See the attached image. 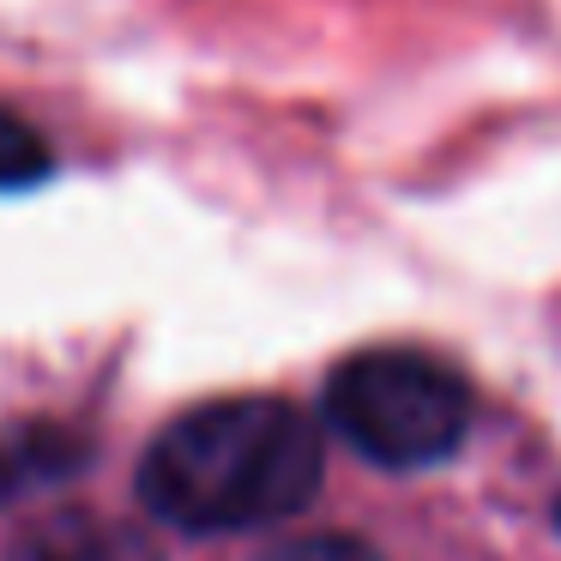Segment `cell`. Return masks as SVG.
<instances>
[{"instance_id":"cell-4","label":"cell","mask_w":561,"mask_h":561,"mask_svg":"<svg viewBox=\"0 0 561 561\" xmlns=\"http://www.w3.org/2000/svg\"><path fill=\"white\" fill-rule=\"evenodd\" d=\"M79 465H85V440H79V435L49 428V423L13 428V435H0V501L37 495V489L73 477Z\"/></svg>"},{"instance_id":"cell-6","label":"cell","mask_w":561,"mask_h":561,"mask_svg":"<svg viewBox=\"0 0 561 561\" xmlns=\"http://www.w3.org/2000/svg\"><path fill=\"white\" fill-rule=\"evenodd\" d=\"M260 561H380V549H368L363 537L308 531V537H290V543H272Z\"/></svg>"},{"instance_id":"cell-1","label":"cell","mask_w":561,"mask_h":561,"mask_svg":"<svg viewBox=\"0 0 561 561\" xmlns=\"http://www.w3.org/2000/svg\"><path fill=\"white\" fill-rule=\"evenodd\" d=\"M320 428L290 399H211L182 411L139 459V501L175 531H254L320 495Z\"/></svg>"},{"instance_id":"cell-2","label":"cell","mask_w":561,"mask_h":561,"mask_svg":"<svg viewBox=\"0 0 561 561\" xmlns=\"http://www.w3.org/2000/svg\"><path fill=\"white\" fill-rule=\"evenodd\" d=\"M327 423L344 447L387 471H428L471 435V387L440 356L356 351L327 380Z\"/></svg>"},{"instance_id":"cell-3","label":"cell","mask_w":561,"mask_h":561,"mask_svg":"<svg viewBox=\"0 0 561 561\" xmlns=\"http://www.w3.org/2000/svg\"><path fill=\"white\" fill-rule=\"evenodd\" d=\"M7 561H163L139 525L110 519V513H43L19 531V543L7 549Z\"/></svg>"},{"instance_id":"cell-5","label":"cell","mask_w":561,"mask_h":561,"mask_svg":"<svg viewBox=\"0 0 561 561\" xmlns=\"http://www.w3.org/2000/svg\"><path fill=\"white\" fill-rule=\"evenodd\" d=\"M55 175V151L19 110L0 103V194H25Z\"/></svg>"}]
</instances>
